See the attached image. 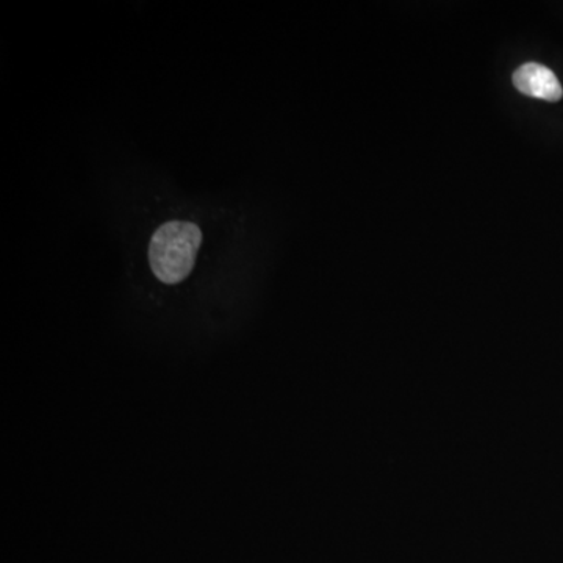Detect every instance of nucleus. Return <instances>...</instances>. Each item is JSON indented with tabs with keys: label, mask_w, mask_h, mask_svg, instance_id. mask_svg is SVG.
Instances as JSON below:
<instances>
[{
	"label": "nucleus",
	"mask_w": 563,
	"mask_h": 563,
	"mask_svg": "<svg viewBox=\"0 0 563 563\" xmlns=\"http://www.w3.org/2000/svg\"><path fill=\"white\" fill-rule=\"evenodd\" d=\"M202 243V232L195 222H165L152 235L150 263L152 273L163 284H179L190 276L196 254Z\"/></svg>",
	"instance_id": "f257e3e1"
},
{
	"label": "nucleus",
	"mask_w": 563,
	"mask_h": 563,
	"mask_svg": "<svg viewBox=\"0 0 563 563\" xmlns=\"http://www.w3.org/2000/svg\"><path fill=\"white\" fill-rule=\"evenodd\" d=\"M514 85L521 95L548 102L561 101L563 96L561 81L553 70L539 63H526L515 70Z\"/></svg>",
	"instance_id": "f03ea898"
}]
</instances>
